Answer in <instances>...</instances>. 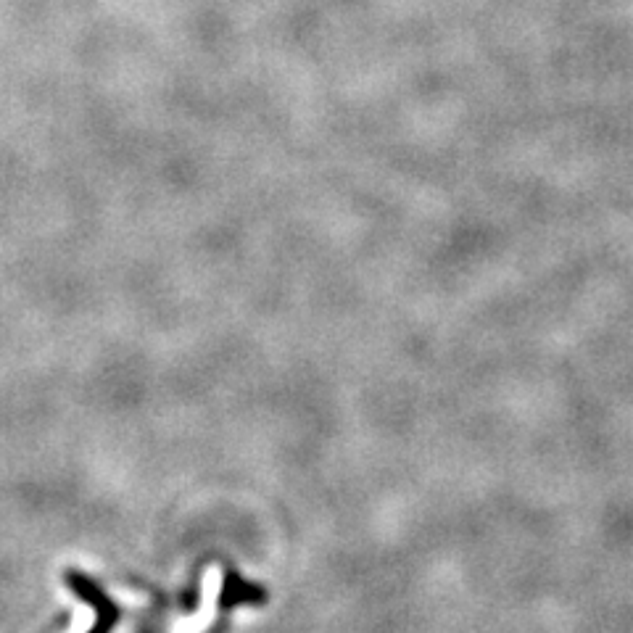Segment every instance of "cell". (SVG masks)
Instances as JSON below:
<instances>
[{
    "mask_svg": "<svg viewBox=\"0 0 633 633\" xmlns=\"http://www.w3.org/2000/svg\"><path fill=\"white\" fill-rule=\"evenodd\" d=\"M219 581H222V578H219V570L211 568L209 575H206V586H204V610H201V615H198V618L182 620L175 633L201 631V628H204L206 623L214 618V604H217V597H219Z\"/></svg>",
    "mask_w": 633,
    "mask_h": 633,
    "instance_id": "6da1fadb",
    "label": "cell"
}]
</instances>
